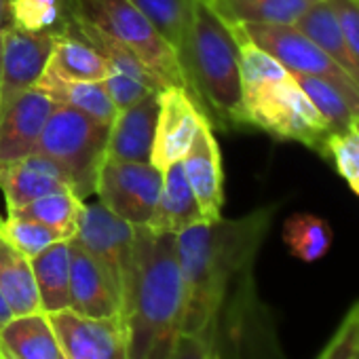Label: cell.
Segmentation results:
<instances>
[{
    "label": "cell",
    "instance_id": "cell-14",
    "mask_svg": "<svg viewBox=\"0 0 359 359\" xmlns=\"http://www.w3.org/2000/svg\"><path fill=\"white\" fill-rule=\"evenodd\" d=\"M57 32H30L20 26L3 34V95L0 104L13 95L32 89L47 70Z\"/></svg>",
    "mask_w": 359,
    "mask_h": 359
},
{
    "label": "cell",
    "instance_id": "cell-41",
    "mask_svg": "<svg viewBox=\"0 0 359 359\" xmlns=\"http://www.w3.org/2000/svg\"><path fill=\"white\" fill-rule=\"evenodd\" d=\"M214 359H218V357H216V353H214Z\"/></svg>",
    "mask_w": 359,
    "mask_h": 359
},
{
    "label": "cell",
    "instance_id": "cell-6",
    "mask_svg": "<svg viewBox=\"0 0 359 359\" xmlns=\"http://www.w3.org/2000/svg\"><path fill=\"white\" fill-rule=\"evenodd\" d=\"M245 121L277 140L298 142L321 154L332 133L325 118L292 74L243 87Z\"/></svg>",
    "mask_w": 359,
    "mask_h": 359
},
{
    "label": "cell",
    "instance_id": "cell-35",
    "mask_svg": "<svg viewBox=\"0 0 359 359\" xmlns=\"http://www.w3.org/2000/svg\"><path fill=\"white\" fill-rule=\"evenodd\" d=\"M104 85H106L108 95L112 97L116 110H123V108L140 102L146 93L152 91L146 85H142L140 81L125 76V74H116V72H108V76L104 79Z\"/></svg>",
    "mask_w": 359,
    "mask_h": 359
},
{
    "label": "cell",
    "instance_id": "cell-5",
    "mask_svg": "<svg viewBox=\"0 0 359 359\" xmlns=\"http://www.w3.org/2000/svg\"><path fill=\"white\" fill-rule=\"evenodd\" d=\"M64 7L68 15L81 18L127 45L163 83V87L187 89L195 100L189 74L177 51L131 0H64Z\"/></svg>",
    "mask_w": 359,
    "mask_h": 359
},
{
    "label": "cell",
    "instance_id": "cell-23",
    "mask_svg": "<svg viewBox=\"0 0 359 359\" xmlns=\"http://www.w3.org/2000/svg\"><path fill=\"white\" fill-rule=\"evenodd\" d=\"M41 311L51 315L70 309V241H57L30 260Z\"/></svg>",
    "mask_w": 359,
    "mask_h": 359
},
{
    "label": "cell",
    "instance_id": "cell-25",
    "mask_svg": "<svg viewBox=\"0 0 359 359\" xmlns=\"http://www.w3.org/2000/svg\"><path fill=\"white\" fill-rule=\"evenodd\" d=\"M0 290L13 317L41 311V296L30 258L0 237Z\"/></svg>",
    "mask_w": 359,
    "mask_h": 359
},
{
    "label": "cell",
    "instance_id": "cell-40",
    "mask_svg": "<svg viewBox=\"0 0 359 359\" xmlns=\"http://www.w3.org/2000/svg\"><path fill=\"white\" fill-rule=\"evenodd\" d=\"M0 95H3V34H0Z\"/></svg>",
    "mask_w": 359,
    "mask_h": 359
},
{
    "label": "cell",
    "instance_id": "cell-39",
    "mask_svg": "<svg viewBox=\"0 0 359 359\" xmlns=\"http://www.w3.org/2000/svg\"><path fill=\"white\" fill-rule=\"evenodd\" d=\"M0 359H18L5 344H3V340H0Z\"/></svg>",
    "mask_w": 359,
    "mask_h": 359
},
{
    "label": "cell",
    "instance_id": "cell-17",
    "mask_svg": "<svg viewBox=\"0 0 359 359\" xmlns=\"http://www.w3.org/2000/svg\"><path fill=\"white\" fill-rule=\"evenodd\" d=\"M0 189L5 193L9 212L47 195L74 193L72 180L66 169L36 150L18 163L0 167Z\"/></svg>",
    "mask_w": 359,
    "mask_h": 359
},
{
    "label": "cell",
    "instance_id": "cell-42",
    "mask_svg": "<svg viewBox=\"0 0 359 359\" xmlns=\"http://www.w3.org/2000/svg\"><path fill=\"white\" fill-rule=\"evenodd\" d=\"M0 222H3V218H0Z\"/></svg>",
    "mask_w": 359,
    "mask_h": 359
},
{
    "label": "cell",
    "instance_id": "cell-20",
    "mask_svg": "<svg viewBox=\"0 0 359 359\" xmlns=\"http://www.w3.org/2000/svg\"><path fill=\"white\" fill-rule=\"evenodd\" d=\"M34 87L47 93L57 104L74 108L106 127L112 125L118 112L112 97L108 95L104 81H68L45 70Z\"/></svg>",
    "mask_w": 359,
    "mask_h": 359
},
{
    "label": "cell",
    "instance_id": "cell-15",
    "mask_svg": "<svg viewBox=\"0 0 359 359\" xmlns=\"http://www.w3.org/2000/svg\"><path fill=\"white\" fill-rule=\"evenodd\" d=\"M121 292L108 271L70 239V311L93 317H121Z\"/></svg>",
    "mask_w": 359,
    "mask_h": 359
},
{
    "label": "cell",
    "instance_id": "cell-9",
    "mask_svg": "<svg viewBox=\"0 0 359 359\" xmlns=\"http://www.w3.org/2000/svg\"><path fill=\"white\" fill-rule=\"evenodd\" d=\"M72 241L87 250L108 271L123 298V287L131 271L135 226L112 214L102 203L83 201Z\"/></svg>",
    "mask_w": 359,
    "mask_h": 359
},
{
    "label": "cell",
    "instance_id": "cell-21",
    "mask_svg": "<svg viewBox=\"0 0 359 359\" xmlns=\"http://www.w3.org/2000/svg\"><path fill=\"white\" fill-rule=\"evenodd\" d=\"M332 131H342L359 118V85L321 76L292 74Z\"/></svg>",
    "mask_w": 359,
    "mask_h": 359
},
{
    "label": "cell",
    "instance_id": "cell-34",
    "mask_svg": "<svg viewBox=\"0 0 359 359\" xmlns=\"http://www.w3.org/2000/svg\"><path fill=\"white\" fill-rule=\"evenodd\" d=\"M330 5L338 15L344 45L355 66V74L359 83V0H330Z\"/></svg>",
    "mask_w": 359,
    "mask_h": 359
},
{
    "label": "cell",
    "instance_id": "cell-8",
    "mask_svg": "<svg viewBox=\"0 0 359 359\" xmlns=\"http://www.w3.org/2000/svg\"><path fill=\"white\" fill-rule=\"evenodd\" d=\"M163 187V171L152 163L104 156L97 171L95 195L100 203L133 226H146Z\"/></svg>",
    "mask_w": 359,
    "mask_h": 359
},
{
    "label": "cell",
    "instance_id": "cell-10",
    "mask_svg": "<svg viewBox=\"0 0 359 359\" xmlns=\"http://www.w3.org/2000/svg\"><path fill=\"white\" fill-rule=\"evenodd\" d=\"M231 26H237L252 43H256L266 53H271L290 74L321 76L340 83H357L296 26H283V24H231Z\"/></svg>",
    "mask_w": 359,
    "mask_h": 359
},
{
    "label": "cell",
    "instance_id": "cell-37",
    "mask_svg": "<svg viewBox=\"0 0 359 359\" xmlns=\"http://www.w3.org/2000/svg\"><path fill=\"white\" fill-rule=\"evenodd\" d=\"M13 26H15L13 0H0V34H5Z\"/></svg>",
    "mask_w": 359,
    "mask_h": 359
},
{
    "label": "cell",
    "instance_id": "cell-11",
    "mask_svg": "<svg viewBox=\"0 0 359 359\" xmlns=\"http://www.w3.org/2000/svg\"><path fill=\"white\" fill-rule=\"evenodd\" d=\"M208 121L191 93L180 87L158 91V118L150 150V163L165 171L191 150L201 123Z\"/></svg>",
    "mask_w": 359,
    "mask_h": 359
},
{
    "label": "cell",
    "instance_id": "cell-1",
    "mask_svg": "<svg viewBox=\"0 0 359 359\" xmlns=\"http://www.w3.org/2000/svg\"><path fill=\"white\" fill-rule=\"evenodd\" d=\"M121 300L129 359H169L187 309L175 235L135 226L131 271Z\"/></svg>",
    "mask_w": 359,
    "mask_h": 359
},
{
    "label": "cell",
    "instance_id": "cell-3",
    "mask_svg": "<svg viewBox=\"0 0 359 359\" xmlns=\"http://www.w3.org/2000/svg\"><path fill=\"white\" fill-rule=\"evenodd\" d=\"M182 66L189 74L195 102L212 127H248L237 41L205 0L191 3Z\"/></svg>",
    "mask_w": 359,
    "mask_h": 359
},
{
    "label": "cell",
    "instance_id": "cell-26",
    "mask_svg": "<svg viewBox=\"0 0 359 359\" xmlns=\"http://www.w3.org/2000/svg\"><path fill=\"white\" fill-rule=\"evenodd\" d=\"M47 70L68 81H104L108 76L104 57L89 43L70 32H57Z\"/></svg>",
    "mask_w": 359,
    "mask_h": 359
},
{
    "label": "cell",
    "instance_id": "cell-43",
    "mask_svg": "<svg viewBox=\"0 0 359 359\" xmlns=\"http://www.w3.org/2000/svg\"><path fill=\"white\" fill-rule=\"evenodd\" d=\"M62 359H64V357H62Z\"/></svg>",
    "mask_w": 359,
    "mask_h": 359
},
{
    "label": "cell",
    "instance_id": "cell-36",
    "mask_svg": "<svg viewBox=\"0 0 359 359\" xmlns=\"http://www.w3.org/2000/svg\"><path fill=\"white\" fill-rule=\"evenodd\" d=\"M169 359H214V348L208 332H180Z\"/></svg>",
    "mask_w": 359,
    "mask_h": 359
},
{
    "label": "cell",
    "instance_id": "cell-18",
    "mask_svg": "<svg viewBox=\"0 0 359 359\" xmlns=\"http://www.w3.org/2000/svg\"><path fill=\"white\" fill-rule=\"evenodd\" d=\"M156 118H158V91H150L140 102L118 110L110 125L106 156L118 161L150 163Z\"/></svg>",
    "mask_w": 359,
    "mask_h": 359
},
{
    "label": "cell",
    "instance_id": "cell-32",
    "mask_svg": "<svg viewBox=\"0 0 359 359\" xmlns=\"http://www.w3.org/2000/svg\"><path fill=\"white\" fill-rule=\"evenodd\" d=\"M0 237L7 239L15 250H20L30 260L39 256L41 252H45L49 245L64 241V237L57 231L45 224H39L34 220H26V218L11 216V214L9 218L0 222Z\"/></svg>",
    "mask_w": 359,
    "mask_h": 359
},
{
    "label": "cell",
    "instance_id": "cell-12",
    "mask_svg": "<svg viewBox=\"0 0 359 359\" xmlns=\"http://www.w3.org/2000/svg\"><path fill=\"white\" fill-rule=\"evenodd\" d=\"M64 359H129L127 332L121 317L93 319L70 309L49 315Z\"/></svg>",
    "mask_w": 359,
    "mask_h": 359
},
{
    "label": "cell",
    "instance_id": "cell-7",
    "mask_svg": "<svg viewBox=\"0 0 359 359\" xmlns=\"http://www.w3.org/2000/svg\"><path fill=\"white\" fill-rule=\"evenodd\" d=\"M108 133L110 127L74 108L57 104L41 133L36 152L47 154L66 169L74 195L85 201L95 195V180L106 156Z\"/></svg>",
    "mask_w": 359,
    "mask_h": 359
},
{
    "label": "cell",
    "instance_id": "cell-24",
    "mask_svg": "<svg viewBox=\"0 0 359 359\" xmlns=\"http://www.w3.org/2000/svg\"><path fill=\"white\" fill-rule=\"evenodd\" d=\"M224 24L294 26L317 0H205Z\"/></svg>",
    "mask_w": 359,
    "mask_h": 359
},
{
    "label": "cell",
    "instance_id": "cell-31",
    "mask_svg": "<svg viewBox=\"0 0 359 359\" xmlns=\"http://www.w3.org/2000/svg\"><path fill=\"white\" fill-rule=\"evenodd\" d=\"M321 156H327L348 189L359 197V129L348 125L342 131H332L325 142Z\"/></svg>",
    "mask_w": 359,
    "mask_h": 359
},
{
    "label": "cell",
    "instance_id": "cell-27",
    "mask_svg": "<svg viewBox=\"0 0 359 359\" xmlns=\"http://www.w3.org/2000/svg\"><path fill=\"white\" fill-rule=\"evenodd\" d=\"M294 26L302 34H306L327 57H332L353 81H357L355 66H353L351 55L344 45L338 15H336L334 7L330 5V0H317L315 5H311L304 11V15Z\"/></svg>",
    "mask_w": 359,
    "mask_h": 359
},
{
    "label": "cell",
    "instance_id": "cell-33",
    "mask_svg": "<svg viewBox=\"0 0 359 359\" xmlns=\"http://www.w3.org/2000/svg\"><path fill=\"white\" fill-rule=\"evenodd\" d=\"M359 353V300L346 311L344 319L317 355V359H355Z\"/></svg>",
    "mask_w": 359,
    "mask_h": 359
},
{
    "label": "cell",
    "instance_id": "cell-4",
    "mask_svg": "<svg viewBox=\"0 0 359 359\" xmlns=\"http://www.w3.org/2000/svg\"><path fill=\"white\" fill-rule=\"evenodd\" d=\"M203 330L218 359H285L275 317L258 296L254 269L224 287Z\"/></svg>",
    "mask_w": 359,
    "mask_h": 359
},
{
    "label": "cell",
    "instance_id": "cell-13",
    "mask_svg": "<svg viewBox=\"0 0 359 359\" xmlns=\"http://www.w3.org/2000/svg\"><path fill=\"white\" fill-rule=\"evenodd\" d=\"M55 108L57 102L36 87L0 104V167L18 163L36 150L41 133Z\"/></svg>",
    "mask_w": 359,
    "mask_h": 359
},
{
    "label": "cell",
    "instance_id": "cell-19",
    "mask_svg": "<svg viewBox=\"0 0 359 359\" xmlns=\"http://www.w3.org/2000/svg\"><path fill=\"white\" fill-rule=\"evenodd\" d=\"M201 222H208V220L203 218L199 201L193 189L189 187V180L182 171V165L175 163L163 171L161 195L146 226L154 233L177 235Z\"/></svg>",
    "mask_w": 359,
    "mask_h": 359
},
{
    "label": "cell",
    "instance_id": "cell-38",
    "mask_svg": "<svg viewBox=\"0 0 359 359\" xmlns=\"http://www.w3.org/2000/svg\"><path fill=\"white\" fill-rule=\"evenodd\" d=\"M11 319H13V311L9 309V304L3 296V290H0V330H3Z\"/></svg>",
    "mask_w": 359,
    "mask_h": 359
},
{
    "label": "cell",
    "instance_id": "cell-30",
    "mask_svg": "<svg viewBox=\"0 0 359 359\" xmlns=\"http://www.w3.org/2000/svg\"><path fill=\"white\" fill-rule=\"evenodd\" d=\"M131 3L148 18V22L161 32V36L182 60L191 26L193 0H131Z\"/></svg>",
    "mask_w": 359,
    "mask_h": 359
},
{
    "label": "cell",
    "instance_id": "cell-29",
    "mask_svg": "<svg viewBox=\"0 0 359 359\" xmlns=\"http://www.w3.org/2000/svg\"><path fill=\"white\" fill-rule=\"evenodd\" d=\"M81 208H83V199L76 197L74 193H55V195L36 199L28 205H22L18 210H11L9 214L45 224L70 241L76 233Z\"/></svg>",
    "mask_w": 359,
    "mask_h": 359
},
{
    "label": "cell",
    "instance_id": "cell-22",
    "mask_svg": "<svg viewBox=\"0 0 359 359\" xmlns=\"http://www.w3.org/2000/svg\"><path fill=\"white\" fill-rule=\"evenodd\" d=\"M0 340L18 359H62V346L47 313L13 317L3 330Z\"/></svg>",
    "mask_w": 359,
    "mask_h": 359
},
{
    "label": "cell",
    "instance_id": "cell-16",
    "mask_svg": "<svg viewBox=\"0 0 359 359\" xmlns=\"http://www.w3.org/2000/svg\"><path fill=\"white\" fill-rule=\"evenodd\" d=\"M180 165L199 201L203 218L208 222L220 220L224 205V171L222 152L210 121L201 123L191 150L180 161Z\"/></svg>",
    "mask_w": 359,
    "mask_h": 359
},
{
    "label": "cell",
    "instance_id": "cell-28",
    "mask_svg": "<svg viewBox=\"0 0 359 359\" xmlns=\"http://www.w3.org/2000/svg\"><path fill=\"white\" fill-rule=\"evenodd\" d=\"M283 243L294 258L302 262H317L330 252L334 231L315 214H292L283 222Z\"/></svg>",
    "mask_w": 359,
    "mask_h": 359
},
{
    "label": "cell",
    "instance_id": "cell-2",
    "mask_svg": "<svg viewBox=\"0 0 359 359\" xmlns=\"http://www.w3.org/2000/svg\"><path fill=\"white\" fill-rule=\"evenodd\" d=\"M275 214L277 205H266L241 218L201 222L175 235L187 287L182 332H201L224 287L254 269Z\"/></svg>",
    "mask_w": 359,
    "mask_h": 359
}]
</instances>
